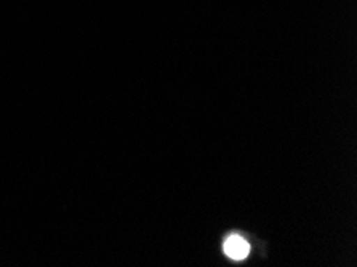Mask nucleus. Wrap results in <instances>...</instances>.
<instances>
[{"label":"nucleus","mask_w":357,"mask_h":267,"mask_svg":"<svg viewBox=\"0 0 357 267\" xmlns=\"http://www.w3.org/2000/svg\"><path fill=\"white\" fill-rule=\"evenodd\" d=\"M225 253L234 261L245 259L250 253V245L245 242V238L239 236H232L225 242Z\"/></svg>","instance_id":"nucleus-1"}]
</instances>
